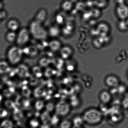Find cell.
I'll return each mask as SVG.
<instances>
[{
    "label": "cell",
    "instance_id": "cell-1",
    "mask_svg": "<svg viewBox=\"0 0 128 128\" xmlns=\"http://www.w3.org/2000/svg\"><path fill=\"white\" fill-rule=\"evenodd\" d=\"M28 28L31 37L37 40H46L48 36L47 30L44 27L43 24L35 20L30 22Z\"/></svg>",
    "mask_w": 128,
    "mask_h": 128
},
{
    "label": "cell",
    "instance_id": "cell-2",
    "mask_svg": "<svg viewBox=\"0 0 128 128\" xmlns=\"http://www.w3.org/2000/svg\"><path fill=\"white\" fill-rule=\"evenodd\" d=\"M102 117L101 112L96 109H91L86 111L82 118L84 121L87 124H94L100 122Z\"/></svg>",
    "mask_w": 128,
    "mask_h": 128
},
{
    "label": "cell",
    "instance_id": "cell-3",
    "mask_svg": "<svg viewBox=\"0 0 128 128\" xmlns=\"http://www.w3.org/2000/svg\"><path fill=\"white\" fill-rule=\"evenodd\" d=\"M24 54L22 48L17 45L10 47L7 52L8 58L10 62L14 64L19 62Z\"/></svg>",
    "mask_w": 128,
    "mask_h": 128
},
{
    "label": "cell",
    "instance_id": "cell-4",
    "mask_svg": "<svg viewBox=\"0 0 128 128\" xmlns=\"http://www.w3.org/2000/svg\"><path fill=\"white\" fill-rule=\"evenodd\" d=\"M31 37L29 28H20L17 33L16 44L21 47H24L29 42Z\"/></svg>",
    "mask_w": 128,
    "mask_h": 128
},
{
    "label": "cell",
    "instance_id": "cell-5",
    "mask_svg": "<svg viewBox=\"0 0 128 128\" xmlns=\"http://www.w3.org/2000/svg\"><path fill=\"white\" fill-rule=\"evenodd\" d=\"M70 110L69 105L66 102H61L56 106V111L58 114L65 115L69 112Z\"/></svg>",
    "mask_w": 128,
    "mask_h": 128
},
{
    "label": "cell",
    "instance_id": "cell-6",
    "mask_svg": "<svg viewBox=\"0 0 128 128\" xmlns=\"http://www.w3.org/2000/svg\"><path fill=\"white\" fill-rule=\"evenodd\" d=\"M48 13L44 8H41L38 11L35 17V20L43 24L47 19Z\"/></svg>",
    "mask_w": 128,
    "mask_h": 128
},
{
    "label": "cell",
    "instance_id": "cell-7",
    "mask_svg": "<svg viewBox=\"0 0 128 128\" xmlns=\"http://www.w3.org/2000/svg\"><path fill=\"white\" fill-rule=\"evenodd\" d=\"M59 40L56 38L53 39L49 42L48 48L52 52L59 51L62 46Z\"/></svg>",
    "mask_w": 128,
    "mask_h": 128
},
{
    "label": "cell",
    "instance_id": "cell-8",
    "mask_svg": "<svg viewBox=\"0 0 128 128\" xmlns=\"http://www.w3.org/2000/svg\"><path fill=\"white\" fill-rule=\"evenodd\" d=\"M48 36L53 38H56L59 36L61 30L59 26L57 24L52 25L47 30Z\"/></svg>",
    "mask_w": 128,
    "mask_h": 128
},
{
    "label": "cell",
    "instance_id": "cell-9",
    "mask_svg": "<svg viewBox=\"0 0 128 128\" xmlns=\"http://www.w3.org/2000/svg\"><path fill=\"white\" fill-rule=\"evenodd\" d=\"M7 26L9 31L17 32L20 29V24L16 19L12 18L9 20L7 22Z\"/></svg>",
    "mask_w": 128,
    "mask_h": 128
},
{
    "label": "cell",
    "instance_id": "cell-10",
    "mask_svg": "<svg viewBox=\"0 0 128 128\" xmlns=\"http://www.w3.org/2000/svg\"><path fill=\"white\" fill-rule=\"evenodd\" d=\"M24 47L25 48H22L24 54L29 55L32 57L36 56L39 50V49L36 46H26Z\"/></svg>",
    "mask_w": 128,
    "mask_h": 128
},
{
    "label": "cell",
    "instance_id": "cell-11",
    "mask_svg": "<svg viewBox=\"0 0 128 128\" xmlns=\"http://www.w3.org/2000/svg\"><path fill=\"white\" fill-rule=\"evenodd\" d=\"M117 12L120 18L124 19L128 16V8L125 5H120L117 7Z\"/></svg>",
    "mask_w": 128,
    "mask_h": 128
},
{
    "label": "cell",
    "instance_id": "cell-12",
    "mask_svg": "<svg viewBox=\"0 0 128 128\" xmlns=\"http://www.w3.org/2000/svg\"><path fill=\"white\" fill-rule=\"evenodd\" d=\"M60 54L63 58L67 59L71 57L73 53L72 48L68 46L62 47L59 51Z\"/></svg>",
    "mask_w": 128,
    "mask_h": 128
},
{
    "label": "cell",
    "instance_id": "cell-13",
    "mask_svg": "<svg viewBox=\"0 0 128 128\" xmlns=\"http://www.w3.org/2000/svg\"><path fill=\"white\" fill-rule=\"evenodd\" d=\"M106 82L108 86L113 88L117 87L119 85L118 79L114 76H108L106 79Z\"/></svg>",
    "mask_w": 128,
    "mask_h": 128
},
{
    "label": "cell",
    "instance_id": "cell-14",
    "mask_svg": "<svg viewBox=\"0 0 128 128\" xmlns=\"http://www.w3.org/2000/svg\"><path fill=\"white\" fill-rule=\"evenodd\" d=\"M17 37V32L11 31H9L8 32L6 36V40L10 43L16 42Z\"/></svg>",
    "mask_w": 128,
    "mask_h": 128
},
{
    "label": "cell",
    "instance_id": "cell-15",
    "mask_svg": "<svg viewBox=\"0 0 128 128\" xmlns=\"http://www.w3.org/2000/svg\"><path fill=\"white\" fill-rule=\"evenodd\" d=\"M100 98L103 103L107 104L111 100V94L107 91L103 92L100 94Z\"/></svg>",
    "mask_w": 128,
    "mask_h": 128
},
{
    "label": "cell",
    "instance_id": "cell-16",
    "mask_svg": "<svg viewBox=\"0 0 128 128\" xmlns=\"http://www.w3.org/2000/svg\"><path fill=\"white\" fill-rule=\"evenodd\" d=\"M16 71L19 75L22 77L27 76L29 75L27 68L24 65L19 66Z\"/></svg>",
    "mask_w": 128,
    "mask_h": 128
},
{
    "label": "cell",
    "instance_id": "cell-17",
    "mask_svg": "<svg viewBox=\"0 0 128 128\" xmlns=\"http://www.w3.org/2000/svg\"><path fill=\"white\" fill-rule=\"evenodd\" d=\"M84 120L82 118L77 116L73 120L74 126L76 128H80L83 125Z\"/></svg>",
    "mask_w": 128,
    "mask_h": 128
},
{
    "label": "cell",
    "instance_id": "cell-18",
    "mask_svg": "<svg viewBox=\"0 0 128 128\" xmlns=\"http://www.w3.org/2000/svg\"><path fill=\"white\" fill-rule=\"evenodd\" d=\"M72 6V2L69 1H64L61 5V8L65 11H68L71 9Z\"/></svg>",
    "mask_w": 128,
    "mask_h": 128
},
{
    "label": "cell",
    "instance_id": "cell-19",
    "mask_svg": "<svg viewBox=\"0 0 128 128\" xmlns=\"http://www.w3.org/2000/svg\"><path fill=\"white\" fill-rule=\"evenodd\" d=\"M7 62L5 61L0 62V73H3L9 70Z\"/></svg>",
    "mask_w": 128,
    "mask_h": 128
},
{
    "label": "cell",
    "instance_id": "cell-20",
    "mask_svg": "<svg viewBox=\"0 0 128 128\" xmlns=\"http://www.w3.org/2000/svg\"><path fill=\"white\" fill-rule=\"evenodd\" d=\"M55 19L56 24L59 26L62 25L63 24L64 21L63 16L60 14H57L56 15Z\"/></svg>",
    "mask_w": 128,
    "mask_h": 128
},
{
    "label": "cell",
    "instance_id": "cell-21",
    "mask_svg": "<svg viewBox=\"0 0 128 128\" xmlns=\"http://www.w3.org/2000/svg\"><path fill=\"white\" fill-rule=\"evenodd\" d=\"M46 94L44 89L41 87L38 88L36 89L35 92V96L36 97L44 96Z\"/></svg>",
    "mask_w": 128,
    "mask_h": 128
},
{
    "label": "cell",
    "instance_id": "cell-22",
    "mask_svg": "<svg viewBox=\"0 0 128 128\" xmlns=\"http://www.w3.org/2000/svg\"><path fill=\"white\" fill-rule=\"evenodd\" d=\"M23 114L21 111H19L17 108H15L14 118L16 120H19L23 117Z\"/></svg>",
    "mask_w": 128,
    "mask_h": 128
},
{
    "label": "cell",
    "instance_id": "cell-23",
    "mask_svg": "<svg viewBox=\"0 0 128 128\" xmlns=\"http://www.w3.org/2000/svg\"><path fill=\"white\" fill-rule=\"evenodd\" d=\"M53 63L58 68H60L62 66L63 63V60L60 59H57L53 61Z\"/></svg>",
    "mask_w": 128,
    "mask_h": 128
},
{
    "label": "cell",
    "instance_id": "cell-24",
    "mask_svg": "<svg viewBox=\"0 0 128 128\" xmlns=\"http://www.w3.org/2000/svg\"><path fill=\"white\" fill-rule=\"evenodd\" d=\"M41 118L43 122L46 123L48 121H49L50 118L48 112H45L41 116Z\"/></svg>",
    "mask_w": 128,
    "mask_h": 128
},
{
    "label": "cell",
    "instance_id": "cell-25",
    "mask_svg": "<svg viewBox=\"0 0 128 128\" xmlns=\"http://www.w3.org/2000/svg\"><path fill=\"white\" fill-rule=\"evenodd\" d=\"M23 93L25 96L26 97H28L29 96L30 94V91L27 86H23L22 88Z\"/></svg>",
    "mask_w": 128,
    "mask_h": 128
},
{
    "label": "cell",
    "instance_id": "cell-26",
    "mask_svg": "<svg viewBox=\"0 0 128 128\" xmlns=\"http://www.w3.org/2000/svg\"><path fill=\"white\" fill-rule=\"evenodd\" d=\"M118 93L119 94H122L125 92L126 91V88L124 85H121L117 86Z\"/></svg>",
    "mask_w": 128,
    "mask_h": 128
},
{
    "label": "cell",
    "instance_id": "cell-27",
    "mask_svg": "<svg viewBox=\"0 0 128 128\" xmlns=\"http://www.w3.org/2000/svg\"><path fill=\"white\" fill-rule=\"evenodd\" d=\"M50 61L49 60L47 59L44 58L42 59L40 61V64L42 66H47L50 63Z\"/></svg>",
    "mask_w": 128,
    "mask_h": 128
},
{
    "label": "cell",
    "instance_id": "cell-28",
    "mask_svg": "<svg viewBox=\"0 0 128 128\" xmlns=\"http://www.w3.org/2000/svg\"><path fill=\"white\" fill-rule=\"evenodd\" d=\"M71 126V123L69 121H65L61 124V127L63 128H70Z\"/></svg>",
    "mask_w": 128,
    "mask_h": 128
},
{
    "label": "cell",
    "instance_id": "cell-29",
    "mask_svg": "<svg viewBox=\"0 0 128 128\" xmlns=\"http://www.w3.org/2000/svg\"><path fill=\"white\" fill-rule=\"evenodd\" d=\"M2 126L4 127L10 128L12 127L13 124L12 123L11 121H6L3 123Z\"/></svg>",
    "mask_w": 128,
    "mask_h": 128
},
{
    "label": "cell",
    "instance_id": "cell-30",
    "mask_svg": "<svg viewBox=\"0 0 128 128\" xmlns=\"http://www.w3.org/2000/svg\"><path fill=\"white\" fill-rule=\"evenodd\" d=\"M122 106L125 109L128 108V97L125 98L123 99L122 102Z\"/></svg>",
    "mask_w": 128,
    "mask_h": 128
},
{
    "label": "cell",
    "instance_id": "cell-31",
    "mask_svg": "<svg viewBox=\"0 0 128 128\" xmlns=\"http://www.w3.org/2000/svg\"><path fill=\"white\" fill-rule=\"evenodd\" d=\"M44 104L43 102L41 101H38L36 102V108L38 110H40L43 107Z\"/></svg>",
    "mask_w": 128,
    "mask_h": 128
},
{
    "label": "cell",
    "instance_id": "cell-32",
    "mask_svg": "<svg viewBox=\"0 0 128 128\" xmlns=\"http://www.w3.org/2000/svg\"><path fill=\"white\" fill-rule=\"evenodd\" d=\"M56 73V71H53L50 68L47 69L46 70L45 75L47 76H50L52 74Z\"/></svg>",
    "mask_w": 128,
    "mask_h": 128
},
{
    "label": "cell",
    "instance_id": "cell-33",
    "mask_svg": "<svg viewBox=\"0 0 128 128\" xmlns=\"http://www.w3.org/2000/svg\"><path fill=\"white\" fill-rule=\"evenodd\" d=\"M6 106L8 107L11 108H14L15 106V104L12 101H7L6 102Z\"/></svg>",
    "mask_w": 128,
    "mask_h": 128
},
{
    "label": "cell",
    "instance_id": "cell-34",
    "mask_svg": "<svg viewBox=\"0 0 128 128\" xmlns=\"http://www.w3.org/2000/svg\"><path fill=\"white\" fill-rule=\"evenodd\" d=\"M53 105L52 103H49L46 106V109L48 111L51 112L52 111L53 109Z\"/></svg>",
    "mask_w": 128,
    "mask_h": 128
},
{
    "label": "cell",
    "instance_id": "cell-35",
    "mask_svg": "<svg viewBox=\"0 0 128 128\" xmlns=\"http://www.w3.org/2000/svg\"><path fill=\"white\" fill-rule=\"evenodd\" d=\"M30 124L33 127L35 128L38 126L39 123L36 120H32Z\"/></svg>",
    "mask_w": 128,
    "mask_h": 128
},
{
    "label": "cell",
    "instance_id": "cell-36",
    "mask_svg": "<svg viewBox=\"0 0 128 128\" xmlns=\"http://www.w3.org/2000/svg\"><path fill=\"white\" fill-rule=\"evenodd\" d=\"M59 119L56 116H54L51 120V123L53 124H55L57 123Z\"/></svg>",
    "mask_w": 128,
    "mask_h": 128
},
{
    "label": "cell",
    "instance_id": "cell-37",
    "mask_svg": "<svg viewBox=\"0 0 128 128\" xmlns=\"http://www.w3.org/2000/svg\"><path fill=\"white\" fill-rule=\"evenodd\" d=\"M33 70L34 73L36 74L40 72V71H41L40 68L37 67V66H36V67L34 68Z\"/></svg>",
    "mask_w": 128,
    "mask_h": 128
},
{
    "label": "cell",
    "instance_id": "cell-38",
    "mask_svg": "<svg viewBox=\"0 0 128 128\" xmlns=\"http://www.w3.org/2000/svg\"><path fill=\"white\" fill-rule=\"evenodd\" d=\"M23 104L25 106H27L30 105V102L28 100H26L24 101Z\"/></svg>",
    "mask_w": 128,
    "mask_h": 128
},
{
    "label": "cell",
    "instance_id": "cell-39",
    "mask_svg": "<svg viewBox=\"0 0 128 128\" xmlns=\"http://www.w3.org/2000/svg\"><path fill=\"white\" fill-rule=\"evenodd\" d=\"M67 69L69 71H72L73 70L74 68V66L73 65H69L67 66Z\"/></svg>",
    "mask_w": 128,
    "mask_h": 128
},
{
    "label": "cell",
    "instance_id": "cell-40",
    "mask_svg": "<svg viewBox=\"0 0 128 128\" xmlns=\"http://www.w3.org/2000/svg\"><path fill=\"white\" fill-rule=\"evenodd\" d=\"M10 91L11 92V93H13L14 92L15 89L13 88H10Z\"/></svg>",
    "mask_w": 128,
    "mask_h": 128
},
{
    "label": "cell",
    "instance_id": "cell-41",
    "mask_svg": "<svg viewBox=\"0 0 128 128\" xmlns=\"http://www.w3.org/2000/svg\"><path fill=\"white\" fill-rule=\"evenodd\" d=\"M42 74H41V73L39 72L37 74H36V76H37V77H41V76H42Z\"/></svg>",
    "mask_w": 128,
    "mask_h": 128
},
{
    "label": "cell",
    "instance_id": "cell-42",
    "mask_svg": "<svg viewBox=\"0 0 128 128\" xmlns=\"http://www.w3.org/2000/svg\"><path fill=\"white\" fill-rule=\"evenodd\" d=\"M68 79L67 78H65L64 80V82L65 84L67 83L68 82Z\"/></svg>",
    "mask_w": 128,
    "mask_h": 128
},
{
    "label": "cell",
    "instance_id": "cell-43",
    "mask_svg": "<svg viewBox=\"0 0 128 128\" xmlns=\"http://www.w3.org/2000/svg\"><path fill=\"white\" fill-rule=\"evenodd\" d=\"M41 127L43 128H48L49 126H48L47 125H43V126H41Z\"/></svg>",
    "mask_w": 128,
    "mask_h": 128
},
{
    "label": "cell",
    "instance_id": "cell-44",
    "mask_svg": "<svg viewBox=\"0 0 128 128\" xmlns=\"http://www.w3.org/2000/svg\"><path fill=\"white\" fill-rule=\"evenodd\" d=\"M27 82L26 81H25L24 82H23V84H27Z\"/></svg>",
    "mask_w": 128,
    "mask_h": 128
},
{
    "label": "cell",
    "instance_id": "cell-45",
    "mask_svg": "<svg viewBox=\"0 0 128 128\" xmlns=\"http://www.w3.org/2000/svg\"><path fill=\"white\" fill-rule=\"evenodd\" d=\"M2 0H0V1Z\"/></svg>",
    "mask_w": 128,
    "mask_h": 128
}]
</instances>
